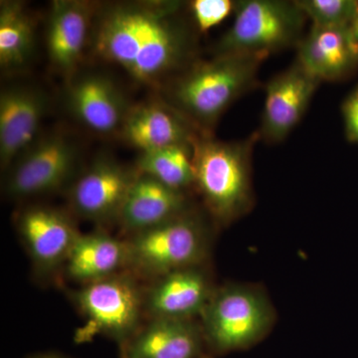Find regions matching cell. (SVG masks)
I'll return each mask as SVG.
<instances>
[{"instance_id":"1","label":"cell","mask_w":358,"mask_h":358,"mask_svg":"<svg viewBox=\"0 0 358 358\" xmlns=\"http://www.w3.org/2000/svg\"><path fill=\"white\" fill-rule=\"evenodd\" d=\"M180 1H124L96 13L98 57L145 85L164 83L197 60V29Z\"/></svg>"},{"instance_id":"2","label":"cell","mask_w":358,"mask_h":358,"mask_svg":"<svg viewBox=\"0 0 358 358\" xmlns=\"http://www.w3.org/2000/svg\"><path fill=\"white\" fill-rule=\"evenodd\" d=\"M267 56L227 54L196 60L174 78L169 105L201 133L212 129L238 99L255 89Z\"/></svg>"},{"instance_id":"3","label":"cell","mask_w":358,"mask_h":358,"mask_svg":"<svg viewBox=\"0 0 358 358\" xmlns=\"http://www.w3.org/2000/svg\"><path fill=\"white\" fill-rule=\"evenodd\" d=\"M259 141L256 131L243 140L231 141L201 134L193 143L194 187L218 225H230L253 207L252 162Z\"/></svg>"},{"instance_id":"4","label":"cell","mask_w":358,"mask_h":358,"mask_svg":"<svg viewBox=\"0 0 358 358\" xmlns=\"http://www.w3.org/2000/svg\"><path fill=\"white\" fill-rule=\"evenodd\" d=\"M199 317L206 348L224 355L248 348L265 338L274 324L275 310L260 289L229 284L214 289Z\"/></svg>"},{"instance_id":"5","label":"cell","mask_w":358,"mask_h":358,"mask_svg":"<svg viewBox=\"0 0 358 358\" xmlns=\"http://www.w3.org/2000/svg\"><path fill=\"white\" fill-rule=\"evenodd\" d=\"M235 20L213 49V56L254 54L268 56L298 45L307 16L296 1L240 0Z\"/></svg>"},{"instance_id":"6","label":"cell","mask_w":358,"mask_h":358,"mask_svg":"<svg viewBox=\"0 0 358 358\" xmlns=\"http://www.w3.org/2000/svg\"><path fill=\"white\" fill-rule=\"evenodd\" d=\"M128 271L157 278L181 268L202 265L208 253L209 236L202 219L192 211L131 235Z\"/></svg>"},{"instance_id":"7","label":"cell","mask_w":358,"mask_h":358,"mask_svg":"<svg viewBox=\"0 0 358 358\" xmlns=\"http://www.w3.org/2000/svg\"><path fill=\"white\" fill-rule=\"evenodd\" d=\"M129 271L83 285L71 299L84 315L87 326L77 334L86 341L96 334L114 339L120 346L141 329L145 292Z\"/></svg>"},{"instance_id":"8","label":"cell","mask_w":358,"mask_h":358,"mask_svg":"<svg viewBox=\"0 0 358 358\" xmlns=\"http://www.w3.org/2000/svg\"><path fill=\"white\" fill-rule=\"evenodd\" d=\"M77 157L76 145L63 134L45 136L10 166L7 194L11 199H24L62 187L74 173Z\"/></svg>"},{"instance_id":"9","label":"cell","mask_w":358,"mask_h":358,"mask_svg":"<svg viewBox=\"0 0 358 358\" xmlns=\"http://www.w3.org/2000/svg\"><path fill=\"white\" fill-rule=\"evenodd\" d=\"M322 83L298 62L273 77L266 84L265 102L260 129V141L279 143L286 140L312 102Z\"/></svg>"},{"instance_id":"10","label":"cell","mask_w":358,"mask_h":358,"mask_svg":"<svg viewBox=\"0 0 358 358\" xmlns=\"http://www.w3.org/2000/svg\"><path fill=\"white\" fill-rule=\"evenodd\" d=\"M136 174L114 159H96L71 186V207L93 222L117 220Z\"/></svg>"},{"instance_id":"11","label":"cell","mask_w":358,"mask_h":358,"mask_svg":"<svg viewBox=\"0 0 358 358\" xmlns=\"http://www.w3.org/2000/svg\"><path fill=\"white\" fill-rule=\"evenodd\" d=\"M17 229L37 272H53L64 266L81 233L68 215L57 209L33 206L17 219Z\"/></svg>"},{"instance_id":"12","label":"cell","mask_w":358,"mask_h":358,"mask_svg":"<svg viewBox=\"0 0 358 358\" xmlns=\"http://www.w3.org/2000/svg\"><path fill=\"white\" fill-rule=\"evenodd\" d=\"M47 109L43 92L27 86L4 89L0 95V164L10 169L31 148Z\"/></svg>"},{"instance_id":"13","label":"cell","mask_w":358,"mask_h":358,"mask_svg":"<svg viewBox=\"0 0 358 358\" xmlns=\"http://www.w3.org/2000/svg\"><path fill=\"white\" fill-rule=\"evenodd\" d=\"M215 289L202 265L181 268L155 280L145 292L143 310L150 319L194 320L201 315Z\"/></svg>"},{"instance_id":"14","label":"cell","mask_w":358,"mask_h":358,"mask_svg":"<svg viewBox=\"0 0 358 358\" xmlns=\"http://www.w3.org/2000/svg\"><path fill=\"white\" fill-rule=\"evenodd\" d=\"M206 348L195 320L150 319L121 345V358H199Z\"/></svg>"},{"instance_id":"15","label":"cell","mask_w":358,"mask_h":358,"mask_svg":"<svg viewBox=\"0 0 358 358\" xmlns=\"http://www.w3.org/2000/svg\"><path fill=\"white\" fill-rule=\"evenodd\" d=\"M122 136L141 152L173 145L192 147L201 131L171 105L148 103L129 109Z\"/></svg>"},{"instance_id":"16","label":"cell","mask_w":358,"mask_h":358,"mask_svg":"<svg viewBox=\"0 0 358 358\" xmlns=\"http://www.w3.org/2000/svg\"><path fill=\"white\" fill-rule=\"evenodd\" d=\"M189 210L186 192L173 189L157 179L138 171L117 220L122 229L134 235Z\"/></svg>"},{"instance_id":"17","label":"cell","mask_w":358,"mask_h":358,"mask_svg":"<svg viewBox=\"0 0 358 358\" xmlns=\"http://www.w3.org/2000/svg\"><path fill=\"white\" fill-rule=\"evenodd\" d=\"M68 100L75 117L99 134L122 129L129 110L114 82L101 74H86L75 80Z\"/></svg>"},{"instance_id":"18","label":"cell","mask_w":358,"mask_h":358,"mask_svg":"<svg viewBox=\"0 0 358 358\" xmlns=\"http://www.w3.org/2000/svg\"><path fill=\"white\" fill-rule=\"evenodd\" d=\"M296 60L320 82L341 81L358 68L348 27L312 25L296 45Z\"/></svg>"},{"instance_id":"19","label":"cell","mask_w":358,"mask_h":358,"mask_svg":"<svg viewBox=\"0 0 358 358\" xmlns=\"http://www.w3.org/2000/svg\"><path fill=\"white\" fill-rule=\"evenodd\" d=\"M94 13L90 2L57 0L52 3L47 49L52 65L60 72L70 74L81 60Z\"/></svg>"},{"instance_id":"20","label":"cell","mask_w":358,"mask_h":358,"mask_svg":"<svg viewBox=\"0 0 358 358\" xmlns=\"http://www.w3.org/2000/svg\"><path fill=\"white\" fill-rule=\"evenodd\" d=\"M64 267L68 277L82 285L124 272L129 267L127 240L101 231L80 234Z\"/></svg>"},{"instance_id":"21","label":"cell","mask_w":358,"mask_h":358,"mask_svg":"<svg viewBox=\"0 0 358 358\" xmlns=\"http://www.w3.org/2000/svg\"><path fill=\"white\" fill-rule=\"evenodd\" d=\"M34 24L20 2L0 6V63L3 68L20 67L32 53Z\"/></svg>"},{"instance_id":"22","label":"cell","mask_w":358,"mask_h":358,"mask_svg":"<svg viewBox=\"0 0 358 358\" xmlns=\"http://www.w3.org/2000/svg\"><path fill=\"white\" fill-rule=\"evenodd\" d=\"M136 166L138 173L148 174L179 192L194 187L192 147L173 145L141 152Z\"/></svg>"},{"instance_id":"23","label":"cell","mask_w":358,"mask_h":358,"mask_svg":"<svg viewBox=\"0 0 358 358\" xmlns=\"http://www.w3.org/2000/svg\"><path fill=\"white\" fill-rule=\"evenodd\" d=\"M296 4L320 27H348L357 9L358 0H296Z\"/></svg>"},{"instance_id":"24","label":"cell","mask_w":358,"mask_h":358,"mask_svg":"<svg viewBox=\"0 0 358 358\" xmlns=\"http://www.w3.org/2000/svg\"><path fill=\"white\" fill-rule=\"evenodd\" d=\"M232 0H194L189 4L190 15L197 31L204 33L220 24L235 11Z\"/></svg>"},{"instance_id":"25","label":"cell","mask_w":358,"mask_h":358,"mask_svg":"<svg viewBox=\"0 0 358 358\" xmlns=\"http://www.w3.org/2000/svg\"><path fill=\"white\" fill-rule=\"evenodd\" d=\"M343 115L346 136L350 141L358 143V88L343 103Z\"/></svg>"},{"instance_id":"26","label":"cell","mask_w":358,"mask_h":358,"mask_svg":"<svg viewBox=\"0 0 358 358\" xmlns=\"http://www.w3.org/2000/svg\"><path fill=\"white\" fill-rule=\"evenodd\" d=\"M348 36H350V43L352 48L358 54V3L355 13L353 14L352 20L348 25Z\"/></svg>"},{"instance_id":"27","label":"cell","mask_w":358,"mask_h":358,"mask_svg":"<svg viewBox=\"0 0 358 358\" xmlns=\"http://www.w3.org/2000/svg\"><path fill=\"white\" fill-rule=\"evenodd\" d=\"M24 358H72L67 357V355H61V353L58 352H39L35 353V355H29V357H26Z\"/></svg>"},{"instance_id":"28","label":"cell","mask_w":358,"mask_h":358,"mask_svg":"<svg viewBox=\"0 0 358 358\" xmlns=\"http://www.w3.org/2000/svg\"><path fill=\"white\" fill-rule=\"evenodd\" d=\"M199 358H212L211 357H208V355H203V357Z\"/></svg>"}]
</instances>
